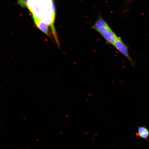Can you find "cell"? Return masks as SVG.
Masks as SVG:
<instances>
[{"instance_id": "6da1fadb", "label": "cell", "mask_w": 149, "mask_h": 149, "mask_svg": "<svg viewBox=\"0 0 149 149\" xmlns=\"http://www.w3.org/2000/svg\"><path fill=\"white\" fill-rule=\"evenodd\" d=\"M27 7L32 13L33 17L40 18L50 26L54 37L57 36L54 26L55 9L53 0H29Z\"/></svg>"}, {"instance_id": "7a4b0ae2", "label": "cell", "mask_w": 149, "mask_h": 149, "mask_svg": "<svg viewBox=\"0 0 149 149\" xmlns=\"http://www.w3.org/2000/svg\"><path fill=\"white\" fill-rule=\"evenodd\" d=\"M113 45L129 61L132 66H135V63L130 57L128 53L127 47L124 43L120 37L117 39Z\"/></svg>"}, {"instance_id": "3957f363", "label": "cell", "mask_w": 149, "mask_h": 149, "mask_svg": "<svg viewBox=\"0 0 149 149\" xmlns=\"http://www.w3.org/2000/svg\"><path fill=\"white\" fill-rule=\"evenodd\" d=\"M93 28L100 34L111 29L105 20L101 18L97 20Z\"/></svg>"}, {"instance_id": "277c9868", "label": "cell", "mask_w": 149, "mask_h": 149, "mask_svg": "<svg viewBox=\"0 0 149 149\" xmlns=\"http://www.w3.org/2000/svg\"><path fill=\"white\" fill-rule=\"evenodd\" d=\"M100 34L108 43L113 45L119 37L111 29L102 33Z\"/></svg>"}, {"instance_id": "5b68a950", "label": "cell", "mask_w": 149, "mask_h": 149, "mask_svg": "<svg viewBox=\"0 0 149 149\" xmlns=\"http://www.w3.org/2000/svg\"><path fill=\"white\" fill-rule=\"evenodd\" d=\"M35 23L37 28L48 36H50L48 25L39 18L33 17Z\"/></svg>"}, {"instance_id": "8992f818", "label": "cell", "mask_w": 149, "mask_h": 149, "mask_svg": "<svg viewBox=\"0 0 149 149\" xmlns=\"http://www.w3.org/2000/svg\"><path fill=\"white\" fill-rule=\"evenodd\" d=\"M136 135L141 138L148 141L149 137V130L146 127L140 126L137 127V132Z\"/></svg>"}, {"instance_id": "52a82bcc", "label": "cell", "mask_w": 149, "mask_h": 149, "mask_svg": "<svg viewBox=\"0 0 149 149\" xmlns=\"http://www.w3.org/2000/svg\"><path fill=\"white\" fill-rule=\"evenodd\" d=\"M29 0H18V3L23 7H27Z\"/></svg>"}]
</instances>
